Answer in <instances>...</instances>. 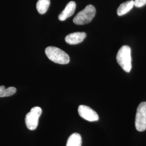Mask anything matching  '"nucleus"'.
Segmentation results:
<instances>
[{
  "label": "nucleus",
  "instance_id": "obj_1",
  "mask_svg": "<svg viewBox=\"0 0 146 146\" xmlns=\"http://www.w3.org/2000/svg\"><path fill=\"white\" fill-rule=\"evenodd\" d=\"M45 52L48 58L54 63L66 64L70 61L68 54L58 47H48L45 49Z\"/></svg>",
  "mask_w": 146,
  "mask_h": 146
},
{
  "label": "nucleus",
  "instance_id": "obj_2",
  "mask_svg": "<svg viewBox=\"0 0 146 146\" xmlns=\"http://www.w3.org/2000/svg\"><path fill=\"white\" fill-rule=\"evenodd\" d=\"M116 60L121 68L126 72L129 73L132 67L131 48L128 46L121 47L117 54Z\"/></svg>",
  "mask_w": 146,
  "mask_h": 146
},
{
  "label": "nucleus",
  "instance_id": "obj_3",
  "mask_svg": "<svg viewBox=\"0 0 146 146\" xmlns=\"http://www.w3.org/2000/svg\"><path fill=\"white\" fill-rule=\"evenodd\" d=\"M96 14V9L91 5H87L86 8L80 11L73 19V22L78 25L89 23L93 19Z\"/></svg>",
  "mask_w": 146,
  "mask_h": 146
},
{
  "label": "nucleus",
  "instance_id": "obj_4",
  "mask_svg": "<svg viewBox=\"0 0 146 146\" xmlns=\"http://www.w3.org/2000/svg\"><path fill=\"white\" fill-rule=\"evenodd\" d=\"M42 109L40 107H34L27 114L25 123L27 127L31 131L36 129L38 124V120L42 114Z\"/></svg>",
  "mask_w": 146,
  "mask_h": 146
},
{
  "label": "nucleus",
  "instance_id": "obj_5",
  "mask_svg": "<svg viewBox=\"0 0 146 146\" xmlns=\"http://www.w3.org/2000/svg\"><path fill=\"white\" fill-rule=\"evenodd\" d=\"M135 125L139 131L146 130V102H141L137 108Z\"/></svg>",
  "mask_w": 146,
  "mask_h": 146
},
{
  "label": "nucleus",
  "instance_id": "obj_6",
  "mask_svg": "<svg viewBox=\"0 0 146 146\" xmlns=\"http://www.w3.org/2000/svg\"><path fill=\"white\" fill-rule=\"evenodd\" d=\"M78 113L82 118L90 122L96 121L99 119V115L95 111L85 105H80L78 107Z\"/></svg>",
  "mask_w": 146,
  "mask_h": 146
},
{
  "label": "nucleus",
  "instance_id": "obj_7",
  "mask_svg": "<svg viewBox=\"0 0 146 146\" xmlns=\"http://www.w3.org/2000/svg\"><path fill=\"white\" fill-rule=\"evenodd\" d=\"M86 37L84 32H75L68 34L65 37V41L69 44H78L82 42Z\"/></svg>",
  "mask_w": 146,
  "mask_h": 146
},
{
  "label": "nucleus",
  "instance_id": "obj_8",
  "mask_svg": "<svg viewBox=\"0 0 146 146\" xmlns=\"http://www.w3.org/2000/svg\"><path fill=\"white\" fill-rule=\"evenodd\" d=\"M76 9V3L74 1H70L66 6L64 10L58 16V20L60 21H65L69 17L74 14Z\"/></svg>",
  "mask_w": 146,
  "mask_h": 146
},
{
  "label": "nucleus",
  "instance_id": "obj_9",
  "mask_svg": "<svg viewBox=\"0 0 146 146\" xmlns=\"http://www.w3.org/2000/svg\"><path fill=\"white\" fill-rule=\"evenodd\" d=\"M134 6L133 0L125 2L120 5L117 10V14L119 16H122L128 13Z\"/></svg>",
  "mask_w": 146,
  "mask_h": 146
},
{
  "label": "nucleus",
  "instance_id": "obj_10",
  "mask_svg": "<svg viewBox=\"0 0 146 146\" xmlns=\"http://www.w3.org/2000/svg\"><path fill=\"white\" fill-rule=\"evenodd\" d=\"M81 145L82 138L78 133H73L68 137L66 146H81Z\"/></svg>",
  "mask_w": 146,
  "mask_h": 146
},
{
  "label": "nucleus",
  "instance_id": "obj_11",
  "mask_svg": "<svg viewBox=\"0 0 146 146\" xmlns=\"http://www.w3.org/2000/svg\"><path fill=\"white\" fill-rule=\"evenodd\" d=\"M50 5V0H38L36 3L37 11L40 14H44L47 12Z\"/></svg>",
  "mask_w": 146,
  "mask_h": 146
},
{
  "label": "nucleus",
  "instance_id": "obj_12",
  "mask_svg": "<svg viewBox=\"0 0 146 146\" xmlns=\"http://www.w3.org/2000/svg\"><path fill=\"white\" fill-rule=\"evenodd\" d=\"M16 92V89L13 87L5 88L4 86H0V98L8 97L13 95Z\"/></svg>",
  "mask_w": 146,
  "mask_h": 146
},
{
  "label": "nucleus",
  "instance_id": "obj_13",
  "mask_svg": "<svg viewBox=\"0 0 146 146\" xmlns=\"http://www.w3.org/2000/svg\"><path fill=\"white\" fill-rule=\"evenodd\" d=\"M134 6L137 8H140L146 5V0H134Z\"/></svg>",
  "mask_w": 146,
  "mask_h": 146
}]
</instances>
